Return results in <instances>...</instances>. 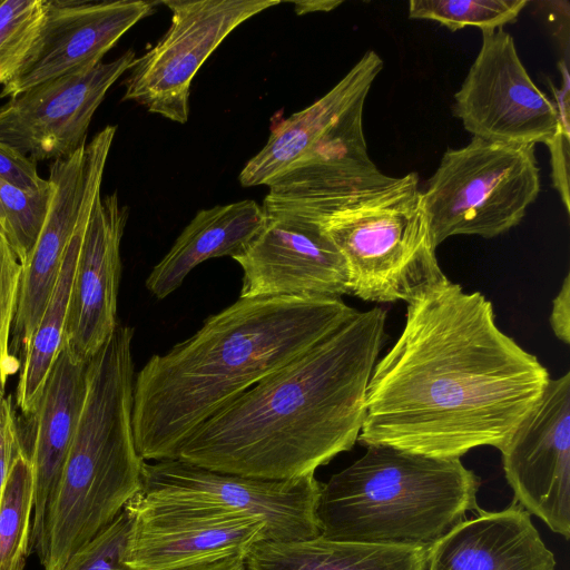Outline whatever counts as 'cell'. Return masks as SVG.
Wrapping results in <instances>:
<instances>
[{"label": "cell", "instance_id": "cell-1", "mask_svg": "<svg viewBox=\"0 0 570 570\" xmlns=\"http://www.w3.org/2000/svg\"><path fill=\"white\" fill-rule=\"evenodd\" d=\"M549 380L499 328L492 303L446 277L407 303L399 338L373 368L357 442L448 459L500 450Z\"/></svg>", "mask_w": 570, "mask_h": 570}, {"label": "cell", "instance_id": "cell-2", "mask_svg": "<svg viewBox=\"0 0 570 570\" xmlns=\"http://www.w3.org/2000/svg\"><path fill=\"white\" fill-rule=\"evenodd\" d=\"M386 311L346 322L194 430L176 459L240 476L315 474L357 442Z\"/></svg>", "mask_w": 570, "mask_h": 570}, {"label": "cell", "instance_id": "cell-3", "mask_svg": "<svg viewBox=\"0 0 570 570\" xmlns=\"http://www.w3.org/2000/svg\"><path fill=\"white\" fill-rule=\"evenodd\" d=\"M356 309L341 298L239 297L134 381L132 432L144 461L176 459L184 440Z\"/></svg>", "mask_w": 570, "mask_h": 570}, {"label": "cell", "instance_id": "cell-4", "mask_svg": "<svg viewBox=\"0 0 570 570\" xmlns=\"http://www.w3.org/2000/svg\"><path fill=\"white\" fill-rule=\"evenodd\" d=\"M479 488V476L460 458L367 445L322 483L320 532L337 541L429 548L478 509Z\"/></svg>", "mask_w": 570, "mask_h": 570}, {"label": "cell", "instance_id": "cell-5", "mask_svg": "<svg viewBox=\"0 0 570 570\" xmlns=\"http://www.w3.org/2000/svg\"><path fill=\"white\" fill-rule=\"evenodd\" d=\"M132 399L109 385L86 391L68 459L33 548L45 570L108 527L141 491L145 461L132 432Z\"/></svg>", "mask_w": 570, "mask_h": 570}, {"label": "cell", "instance_id": "cell-6", "mask_svg": "<svg viewBox=\"0 0 570 570\" xmlns=\"http://www.w3.org/2000/svg\"><path fill=\"white\" fill-rule=\"evenodd\" d=\"M342 254L347 291L373 303L412 302L446 278L438 258L415 173L384 194L320 223Z\"/></svg>", "mask_w": 570, "mask_h": 570}, {"label": "cell", "instance_id": "cell-7", "mask_svg": "<svg viewBox=\"0 0 570 570\" xmlns=\"http://www.w3.org/2000/svg\"><path fill=\"white\" fill-rule=\"evenodd\" d=\"M540 191L534 145L473 137L449 148L422 190L435 247L452 236L493 238L523 219Z\"/></svg>", "mask_w": 570, "mask_h": 570}, {"label": "cell", "instance_id": "cell-8", "mask_svg": "<svg viewBox=\"0 0 570 570\" xmlns=\"http://www.w3.org/2000/svg\"><path fill=\"white\" fill-rule=\"evenodd\" d=\"M169 28L160 40L135 59L125 81L124 100L149 112L185 124L191 81L225 38L278 0H170Z\"/></svg>", "mask_w": 570, "mask_h": 570}, {"label": "cell", "instance_id": "cell-9", "mask_svg": "<svg viewBox=\"0 0 570 570\" xmlns=\"http://www.w3.org/2000/svg\"><path fill=\"white\" fill-rule=\"evenodd\" d=\"M321 485L315 474L263 480L168 459L145 461L140 494L252 517L264 522L266 540L287 542L321 534L316 517Z\"/></svg>", "mask_w": 570, "mask_h": 570}, {"label": "cell", "instance_id": "cell-10", "mask_svg": "<svg viewBox=\"0 0 570 570\" xmlns=\"http://www.w3.org/2000/svg\"><path fill=\"white\" fill-rule=\"evenodd\" d=\"M116 129L106 126L73 155L50 164L48 213L32 252L21 265L13 345L20 348L22 358L56 286L70 242L101 195Z\"/></svg>", "mask_w": 570, "mask_h": 570}, {"label": "cell", "instance_id": "cell-11", "mask_svg": "<svg viewBox=\"0 0 570 570\" xmlns=\"http://www.w3.org/2000/svg\"><path fill=\"white\" fill-rule=\"evenodd\" d=\"M481 32V48L454 95V116L476 138L547 145L560 128L554 101L533 82L508 31Z\"/></svg>", "mask_w": 570, "mask_h": 570}, {"label": "cell", "instance_id": "cell-12", "mask_svg": "<svg viewBox=\"0 0 570 570\" xmlns=\"http://www.w3.org/2000/svg\"><path fill=\"white\" fill-rule=\"evenodd\" d=\"M136 59L132 50L46 80L0 107V142L33 163L65 159L82 148L109 88Z\"/></svg>", "mask_w": 570, "mask_h": 570}, {"label": "cell", "instance_id": "cell-13", "mask_svg": "<svg viewBox=\"0 0 570 570\" xmlns=\"http://www.w3.org/2000/svg\"><path fill=\"white\" fill-rule=\"evenodd\" d=\"M364 101L347 110L298 160L268 185V210L324 217L396 184L376 167L363 131Z\"/></svg>", "mask_w": 570, "mask_h": 570}, {"label": "cell", "instance_id": "cell-14", "mask_svg": "<svg viewBox=\"0 0 570 570\" xmlns=\"http://www.w3.org/2000/svg\"><path fill=\"white\" fill-rule=\"evenodd\" d=\"M514 501L570 538V373L550 379L533 410L500 449Z\"/></svg>", "mask_w": 570, "mask_h": 570}, {"label": "cell", "instance_id": "cell-15", "mask_svg": "<svg viewBox=\"0 0 570 570\" xmlns=\"http://www.w3.org/2000/svg\"><path fill=\"white\" fill-rule=\"evenodd\" d=\"M127 507L131 527L126 563L132 570H163L227 554L245 557L267 539L261 520L214 507L140 493Z\"/></svg>", "mask_w": 570, "mask_h": 570}, {"label": "cell", "instance_id": "cell-16", "mask_svg": "<svg viewBox=\"0 0 570 570\" xmlns=\"http://www.w3.org/2000/svg\"><path fill=\"white\" fill-rule=\"evenodd\" d=\"M235 259L239 297L341 298L348 294L345 261L316 222L266 216L259 234Z\"/></svg>", "mask_w": 570, "mask_h": 570}, {"label": "cell", "instance_id": "cell-17", "mask_svg": "<svg viewBox=\"0 0 570 570\" xmlns=\"http://www.w3.org/2000/svg\"><path fill=\"white\" fill-rule=\"evenodd\" d=\"M154 4L142 0H45L38 37L16 76L2 87L0 99L101 62L131 27L153 12Z\"/></svg>", "mask_w": 570, "mask_h": 570}, {"label": "cell", "instance_id": "cell-18", "mask_svg": "<svg viewBox=\"0 0 570 570\" xmlns=\"http://www.w3.org/2000/svg\"><path fill=\"white\" fill-rule=\"evenodd\" d=\"M128 215L116 193L100 195L83 232L63 341L85 361L98 352L118 324L120 244Z\"/></svg>", "mask_w": 570, "mask_h": 570}, {"label": "cell", "instance_id": "cell-19", "mask_svg": "<svg viewBox=\"0 0 570 570\" xmlns=\"http://www.w3.org/2000/svg\"><path fill=\"white\" fill-rule=\"evenodd\" d=\"M476 510L428 548L423 570H554L553 552L519 503Z\"/></svg>", "mask_w": 570, "mask_h": 570}, {"label": "cell", "instance_id": "cell-20", "mask_svg": "<svg viewBox=\"0 0 570 570\" xmlns=\"http://www.w3.org/2000/svg\"><path fill=\"white\" fill-rule=\"evenodd\" d=\"M87 362L62 340L35 413L29 458L33 471V519L29 552L40 537L45 515L61 479L86 392Z\"/></svg>", "mask_w": 570, "mask_h": 570}, {"label": "cell", "instance_id": "cell-21", "mask_svg": "<svg viewBox=\"0 0 570 570\" xmlns=\"http://www.w3.org/2000/svg\"><path fill=\"white\" fill-rule=\"evenodd\" d=\"M383 66L374 50L366 51L327 94L275 126L265 146L242 169V186H268L282 176L347 110L366 100Z\"/></svg>", "mask_w": 570, "mask_h": 570}, {"label": "cell", "instance_id": "cell-22", "mask_svg": "<svg viewBox=\"0 0 570 570\" xmlns=\"http://www.w3.org/2000/svg\"><path fill=\"white\" fill-rule=\"evenodd\" d=\"M265 224L262 205L252 199L199 210L151 269L146 279L147 289L158 299L166 298L200 263L239 255Z\"/></svg>", "mask_w": 570, "mask_h": 570}, {"label": "cell", "instance_id": "cell-23", "mask_svg": "<svg viewBox=\"0 0 570 570\" xmlns=\"http://www.w3.org/2000/svg\"><path fill=\"white\" fill-rule=\"evenodd\" d=\"M428 548L337 541L263 540L244 558L246 570H423Z\"/></svg>", "mask_w": 570, "mask_h": 570}, {"label": "cell", "instance_id": "cell-24", "mask_svg": "<svg viewBox=\"0 0 570 570\" xmlns=\"http://www.w3.org/2000/svg\"><path fill=\"white\" fill-rule=\"evenodd\" d=\"M86 225L87 223L77 230L70 242L56 286L22 361L16 399L17 406L26 416H35L45 383L62 344L69 297Z\"/></svg>", "mask_w": 570, "mask_h": 570}, {"label": "cell", "instance_id": "cell-25", "mask_svg": "<svg viewBox=\"0 0 570 570\" xmlns=\"http://www.w3.org/2000/svg\"><path fill=\"white\" fill-rule=\"evenodd\" d=\"M33 511V471L21 448L13 459L0 500V570H23Z\"/></svg>", "mask_w": 570, "mask_h": 570}, {"label": "cell", "instance_id": "cell-26", "mask_svg": "<svg viewBox=\"0 0 570 570\" xmlns=\"http://www.w3.org/2000/svg\"><path fill=\"white\" fill-rule=\"evenodd\" d=\"M527 0H411V19L439 22L451 31L466 27L493 30L517 21Z\"/></svg>", "mask_w": 570, "mask_h": 570}, {"label": "cell", "instance_id": "cell-27", "mask_svg": "<svg viewBox=\"0 0 570 570\" xmlns=\"http://www.w3.org/2000/svg\"><path fill=\"white\" fill-rule=\"evenodd\" d=\"M45 18V0H0V85L8 83L29 55Z\"/></svg>", "mask_w": 570, "mask_h": 570}, {"label": "cell", "instance_id": "cell-28", "mask_svg": "<svg viewBox=\"0 0 570 570\" xmlns=\"http://www.w3.org/2000/svg\"><path fill=\"white\" fill-rule=\"evenodd\" d=\"M50 198L51 186L42 193L30 194L0 178V227L21 265L36 245Z\"/></svg>", "mask_w": 570, "mask_h": 570}, {"label": "cell", "instance_id": "cell-29", "mask_svg": "<svg viewBox=\"0 0 570 570\" xmlns=\"http://www.w3.org/2000/svg\"><path fill=\"white\" fill-rule=\"evenodd\" d=\"M21 271V263L0 227V397L4 396L8 379L19 367L10 350V333L17 312Z\"/></svg>", "mask_w": 570, "mask_h": 570}, {"label": "cell", "instance_id": "cell-30", "mask_svg": "<svg viewBox=\"0 0 570 570\" xmlns=\"http://www.w3.org/2000/svg\"><path fill=\"white\" fill-rule=\"evenodd\" d=\"M131 514L126 508L95 538L76 551L60 570H132L126 563Z\"/></svg>", "mask_w": 570, "mask_h": 570}, {"label": "cell", "instance_id": "cell-31", "mask_svg": "<svg viewBox=\"0 0 570 570\" xmlns=\"http://www.w3.org/2000/svg\"><path fill=\"white\" fill-rule=\"evenodd\" d=\"M22 448L11 399H0V500L14 456Z\"/></svg>", "mask_w": 570, "mask_h": 570}, {"label": "cell", "instance_id": "cell-32", "mask_svg": "<svg viewBox=\"0 0 570 570\" xmlns=\"http://www.w3.org/2000/svg\"><path fill=\"white\" fill-rule=\"evenodd\" d=\"M547 145L551 154L553 185L569 213V131L560 126L556 136Z\"/></svg>", "mask_w": 570, "mask_h": 570}, {"label": "cell", "instance_id": "cell-33", "mask_svg": "<svg viewBox=\"0 0 570 570\" xmlns=\"http://www.w3.org/2000/svg\"><path fill=\"white\" fill-rule=\"evenodd\" d=\"M551 328L558 340L570 343V275L567 274L561 288L552 301L549 318Z\"/></svg>", "mask_w": 570, "mask_h": 570}, {"label": "cell", "instance_id": "cell-34", "mask_svg": "<svg viewBox=\"0 0 570 570\" xmlns=\"http://www.w3.org/2000/svg\"><path fill=\"white\" fill-rule=\"evenodd\" d=\"M244 558L242 554L218 556L163 570H246Z\"/></svg>", "mask_w": 570, "mask_h": 570}, {"label": "cell", "instance_id": "cell-35", "mask_svg": "<svg viewBox=\"0 0 570 570\" xmlns=\"http://www.w3.org/2000/svg\"><path fill=\"white\" fill-rule=\"evenodd\" d=\"M343 1L337 0H306L294 1V10L297 14L312 12H328L341 6Z\"/></svg>", "mask_w": 570, "mask_h": 570}, {"label": "cell", "instance_id": "cell-36", "mask_svg": "<svg viewBox=\"0 0 570 570\" xmlns=\"http://www.w3.org/2000/svg\"><path fill=\"white\" fill-rule=\"evenodd\" d=\"M1 399V397H0Z\"/></svg>", "mask_w": 570, "mask_h": 570}]
</instances>
